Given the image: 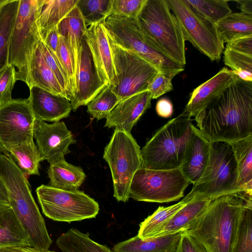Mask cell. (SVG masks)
<instances>
[{"label": "cell", "mask_w": 252, "mask_h": 252, "mask_svg": "<svg viewBox=\"0 0 252 252\" xmlns=\"http://www.w3.org/2000/svg\"><path fill=\"white\" fill-rule=\"evenodd\" d=\"M30 246L28 238L9 206L0 208V249Z\"/></svg>", "instance_id": "obj_30"}, {"label": "cell", "mask_w": 252, "mask_h": 252, "mask_svg": "<svg viewBox=\"0 0 252 252\" xmlns=\"http://www.w3.org/2000/svg\"><path fill=\"white\" fill-rule=\"evenodd\" d=\"M38 45L45 62L55 75L63 90L66 93L69 100L67 79L57 56L42 40L39 41Z\"/></svg>", "instance_id": "obj_41"}, {"label": "cell", "mask_w": 252, "mask_h": 252, "mask_svg": "<svg viewBox=\"0 0 252 252\" xmlns=\"http://www.w3.org/2000/svg\"><path fill=\"white\" fill-rule=\"evenodd\" d=\"M179 72L163 73L158 72L149 84L147 90L151 95L152 99H157L163 94L173 90L172 79Z\"/></svg>", "instance_id": "obj_43"}, {"label": "cell", "mask_w": 252, "mask_h": 252, "mask_svg": "<svg viewBox=\"0 0 252 252\" xmlns=\"http://www.w3.org/2000/svg\"><path fill=\"white\" fill-rule=\"evenodd\" d=\"M186 204L181 200L169 206H159L140 223L138 236L142 239L153 238Z\"/></svg>", "instance_id": "obj_33"}, {"label": "cell", "mask_w": 252, "mask_h": 252, "mask_svg": "<svg viewBox=\"0 0 252 252\" xmlns=\"http://www.w3.org/2000/svg\"><path fill=\"white\" fill-rule=\"evenodd\" d=\"M45 252H54L48 250V251H45Z\"/></svg>", "instance_id": "obj_53"}, {"label": "cell", "mask_w": 252, "mask_h": 252, "mask_svg": "<svg viewBox=\"0 0 252 252\" xmlns=\"http://www.w3.org/2000/svg\"><path fill=\"white\" fill-rule=\"evenodd\" d=\"M229 144L236 161L239 187L252 192V135Z\"/></svg>", "instance_id": "obj_28"}, {"label": "cell", "mask_w": 252, "mask_h": 252, "mask_svg": "<svg viewBox=\"0 0 252 252\" xmlns=\"http://www.w3.org/2000/svg\"><path fill=\"white\" fill-rule=\"evenodd\" d=\"M16 70L12 64H8L0 74V106L10 101L12 90L17 81Z\"/></svg>", "instance_id": "obj_44"}, {"label": "cell", "mask_w": 252, "mask_h": 252, "mask_svg": "<svg viewBox=\"0 0 252 252\" xmlns=\"http://www.w3.org/2000/svg\"><path fill=\"white\" fill-rule=\"evenodd\" d=\"M156 111L159 117L168 118L173 114V106L169 99L162 98L159 99L157 102Z\"/></svg>", "instance_id": "obj_47"}, {"label": "cell", "mask_w": 252, "mask_h": 252, "mask_svg": "<svg viewBox=\"0 0 252 252\" xmlns=\"http://www.w3.org/2000/svg\"><path fill=\"white\" fill-rule=\"evenodd\" d=\"M9 200L5 185L0 178V208L8 206Z\"/></svg>", "instance_id": "obj_50"}, {"label": "cell", "mask_w": 252, "mask_h": 252, "mask_svg": "<svg viewBox=\"0 0 252 252\" xmlns=\"http://www.w3.org/2000/svg\"><path fill=\"white\" fill-rule=\"evenodd\" d=\"M0 178L7 189L9 206L26 234L30 247L49 250L52 240L32 195L27 177L10 155L0 154Z\"/></svg>", "instance_id": "obj_3"}, {"label": "cell", "mask_w": 252, "mask_h": 252, "mask_svg": "<svg viewBox=\"0 0 252 252\" xmlns=\"http://www.w3.org/2000/svg\"><path fill=\"white\" fill-rule=\"evenodd\" d=\"M252 203V192L246 191L214 198L185 231L208 252H231L242 212Z\"/></svg>", "instance_id": "obj_2"}, {"label": "cell", "mask_w": 252, "mask_h": 252, "mask_svg": "<svg viewBox=\"0 0 252 252\" xmlns=\"http://www.w3.org/2000/svg\"><path fill=\"white\" fill-rule=\"evenodd\" d=\"M239 4L241 12L252 15V0H235Z\"/></svg>", "instance_id": "obj_51"}, {"label": "cell", "mask_w": 252, "mask_h": 252, "mask_svg": "<svg viewBox=\"0 0 252 252\" xmlns=\"http://www.w3.org/2000/svg\"><path fill=\"white\" fill-rule=\"evenodd\" d=\"M111 0H78L76 4L87 25L102 22L110 15Z\"/></svg>", "instance_id": "obj_38"}, {"label": "cell", "mask_w": 252, "mask_h": 252, "mask_svg": "<svg viewBox=\"0 0 252 252\" xmlns=\"http://www.w3.org/2000/svg\"><path fill=\"white\" fill-rule=\"evenodd\" d=\"M78 0H44L36 24L42 40L77 4Z\"/></svg>", "instance_id": "obj_27"}, {"label": "cell", "mask_w": 252, "mask_h": 252, "mask_svg": "<svg viewBox=\"0 0 252 252\" xmlns=\"http://www.w3.org/2000/svg\"><path fill=\"white\" fill-rule=\"evenodd\" d=\"M185 111L158 129L140 150L142 167L153 170L180 168L192 132Z\"/></svg>", "instance_id": "obj_5"}, {"label": "cell", "mask_w": 252, "mask_h": 252, "mask_svg": "<svg viewBox=\"0 0 252 252\" xmlns=\"http://www.w3.org/2000/svg\"><path fill=\"white\" fill-rule=\"evenodd\" d=\"M9 155L27 177L40 175L39 167L42 160L33 141L13 147L9 151Z\"/></svg>", "instance_id": "obj_34"}, {"label": "cell", "mask_w": 252, "mask_h": 252, "mask_svg": "<svg viewBox=\"0 0 252 252\" xmlns=\"http://www.w3.org/2000/svg\"><path fill=\"white\" fill-rule=\"evenodd\" d=\"M59 34L58 26L53 28L41 40L44 42L48 48L56 56V51L59 43Z\"/></svg>", "instance_id": "obj_48"}, {"label": "cell", "mask_w": 252, "mask_h": 252, "mask_svg": "<svg viewBox=\"0 0 252 252\" xmlns=\"http://www.w3.org/2000/svg\"><path fill=\"white\" fill-rule=\"evenodd\" d=\"M212 200L200 199L189 201L153 237L185 231L204 213Z\"/></svg>", "instance_id": "obj_26"}, {"label": "cell", "mask_w": 252, "mask_h": 252, "mask_svg": "<svg viewBox=\"0 0 252 252\" xmlns=\"http://www.w3.org/2000/svg\"><path fill=\"white\" fill-rule=\"evenodd\" d=\"M211 143L192 125L191 135L180 169L190 184H194L203 174L209 159Z\"/></svg>", "instance_id": "obj_21"}, {"label": "cell", "mask_w": 252, "mask_h": 252, "mask_svg": "<svg viewBox=\"0 0 252 252\" xmlns=\"http://www.w3.org/2000/svg\"><path fill=\"white\" fill-rule=\"evenodd\" d=\"M56 245L62 252H112L106 245L91 239L89 233H82L74 228L61 234Z\"/></svg>", "instance_id": "obj_31"}, {"label": "cell", "mask_w": 252, "mask_h": 252, "mask_svg": "<svg viewBox=\"0 0 252 252\" xmlns=\"http://www.w3.org/2000/svg\"><path fill=\"white\" fill-rule=\"evenodd\" d=\"M19 4V0H12L0 8V74L8 65L10 40Z\"/></svg>", "instance_id": "obj_32"}, {"label": "cell", "mask_w": 252, "mask_h": 252, "mask_svg": "<svg viewBox=\"0 0 252 252\" xmlns=\"http://www.w3.org/2000/svg\"><path fill=\"white\" fill-rule=\"evenodd\" d=\"M12 1V0H0V8Z\"/></svg>", "instance_id": "obj_52"}, {"label": "cell", "mask_w": 252, "mask_h": 252, "mask_svg": "<svg viewBox=\"0 0 252 252\" xmlns=\"http://www.w3.org/2000/svg\"><path fill=\"white\" fill-rule=\"evenodd\" d=\"M30 92L28 99L35 120L56 122L69 116L72 107L66 97L36 87Z\"/></svg>", "instance_id": "obj_20"}, {"label": "cell", "mask_w": 252, "mask_h": 252, "mask_svg": "<svg viewBox=\"0 0 252 252\" xmlns=\"http://www.w3.org/2000/svg\"><path fill=\"white\" fill-rule=\"evenodd\" d=\"M35 118L27 99H12L0 106V151L9 155L13 147L33 141Z\"/></svg>", "instance_id": "obj_14"}, {"label": "cell", "mask_w": 252, "mask_h": 252, "mask_svg": "<svg viewBox=\"0 0 252 252\" xmlns=\"http://www.w3.org/2000/svg\"><path fill=\"white\" fill-rule=\"evenodd\" d=\"M174 252H208L199 241L184 231Z\"/></svg>", "instance_id": "obj_45"}, {"label": "cell", "mask_w": 252, "mask_h": 252, "mask_svg": "<svg viewBox=\"0 0 252 252\" xmlns=\"http://www.w3.org/2000/svg\"><path fill=\"white\" fill-rule=\"evenodd\" d=\"M44 0H19L9 47L8 64L16 70V79L29 84L30 65L40 40L36 20Z\"/></svg>", "instance_id": "obj_7"}, {"label": "cell", "mask_w": 252, "mask_h": 252, "mask_svg": "<svg viewBox=\"0 0 252 252\" xmlns=\"http://www.w3.org/2000/svg\"><path fill=\"white\" fill-rule=\"evenodd\" d=\"M223 62L239 78L252 82V56L237 52L227 47L223 51Z\"/></svg>", "instance_id": "obj_39"}, {"label": "cell", "mask_w": 252, "mask_h": 252, "mask_svg": "<svg viewBox=\"0 0 252 252\" xmlns=\"http://www.w3.org/2000/svg\"><path fill=\"white\" fill-rule=\"evenodd\" d=\"M103 22L90 25L84 36L101 80L106 85H113L115 82V73L109 41Z\"/></svg>", "instance_id": "obj_17"}, {"label": "cell", "mask_w": 252, "mask_h": 252, "mask_svg": "<svg viewBox=\"0 0 252 252\" xmlns=\"http://www.w3.org/2000/svg\"><path fill=\"white\" fill-rule=\"evenodd\" d=\"M176 18L185 41L212 61L219 62L224 49L216 24L205 18L190 6L185 0H165Z\"/></svg>", "instance_id": "obj_12"}, {"label": "cell", "mask_w": 252, "mask_h": 252, "mask_svg": "<svg viewBox=\"0 0 252 252\" xmlns=\"http://www.w3.org/2000/svg\"><path fill=\"white\" fill-rule=\"evenodd\" d=\"M237 78L231 69L222 68L213 77L193 90L184 111L191 117L195 118Z\"/></svg>", "instance_id": "obj_18"}, {"label": "cell", "mask_w": 252, "mask_h": 252, "mask_svg": "<svg viewBox=\"0 0 252 252\" xmlns=\"http://www.w3.org/2000/svg\"><path fill=\"white\" fill-rule=\"evenodd\" d=\"M184 231L146 239L138 235L115 244L112 252H174Z\"/></svg>", "instance_id": "obj_22"}, {"label": "cell", "mask_w": 252, "mask_h": 252, "mask_svg": "<svg viewBox=\"0 0 252 252\" xmlns=\"http://www.w3.org/2000/svg\"><path fill=\"white\" fill-rule=\"evenodd\" d=\"M28 246H17L0 249V252H45Z\"/></svg>", "instance_id": "obj_49"}, {"label": "cell", "mask_w": 252, "mask_h": 252, "mask_svg": "<svg viewBox=\"0 0 252 252\" xmlns=\"http://www.w3.org/2000/svg\"><path fill=\"white\" fill-rule=\"evenodd\" d=\"M28 86L29 89L36 87L69 99L66 93L63 90L55 75L45 62L38 43L31 61L29 84Z\"/></svg>", "instance_id": "obj_24"}, {"label": "cell", "mask_w": 252, "mask_h": 252, "mask_svg": "<svg viewBox=\"0 0 252 252\" xmlns=\"http://www.w3.org/2000/svg\"><path fill=\"white\" fill-rule=\"evenodd\" d=\"M200 15L215 24L231 14L228 1L225 0H185Z\"/></svg>", "instance_id": "obj_36"}, {"label": "cell", "mask_w": 252, "mask_h": 252, "mask_svg": "<svg viewBox=\"0 0 252 252\" xmlns=\"http://www.w3.org/2000/svg\"><path fill=\"white\" fill-rule=\"evenodd\" d=\"M115 73L112 92L120 101L145 91L159 72L136 53L121 47L109 38Z\"/></svg>", "instance_id": "obj_13"}, {"label": "cell", "mask_w": 252, "mask_h": 252, "mask_svg": "<svg viewBox=\"0 0 252 252\" xmlns=\"http://www.w3.org/2000/svg\"><path fill=\"white\" fill-rule=\"evenodd\" d=\"M140 150L131 133L116 129L104 148L103 158L110 167L113 195L118 201L126 202L129 198L132 178L142 167Z\"/></svg>", "instance_id": "obj_8"}, {"label": "cell", "mask_w": 252, "mask_h": 252, "mask_svg": "<svg viewBox=\"0 0 252 252\" xmlns=\"http://www.w3.org/2000/svg\"><path fill=\"white\" fill-rule=\"evenodd\" d=\"M190 182L180 168L153 170L141 167L134 175L129 197L139 201L167 203L184 196Z\"/></svg>", "instance_id": "obj_10"}, {"label": "cell", "mask_w": 252, "mask_h": 252, "mask_svg": "<svg viewBox=\"0 0 252 252\" xmlns=\"http://www.w3.org/2000/svg\"><path fill=\"white\" fill-rule=\"evenodd\" d=\"M194 120L210 142L229 143L252 135V82L238 77Z\"/></svg>", "instance_id": "obj_1"}, {"label": "cell", "mask_w": 252, "mask_h": 252, "mask_svg": "<svg viewBox=\"0 0 252 252\" xmlns=\"http://www.w3.org/2000/svg\"><path fill=\"white\" fill-rule=\"evenodd\" d=\"M242 190L238 182L236 161L232 147L224 142L211 143L209 159L199 179L182 200L214 199Z\"/></svg>", "instance_id": "obj_6"}, {"label": "cell", "mask_w": 252, "mask_h": 252, "mask_svg": "<svg viewBox=\"0 0 252 252\" xmlns=\"http://www.w3.org/2000/svg\"><path fill=\"white\" fill-rule=\"evenodd\" d=\"M108 37L114 43L144 59L159 72L180 73L185 67L153 47L145 39L135 20L111 14L103 22Z\"/></svg>", "instance_id": "obj_9"}, {"label": "cell", "mask_w": 252, "mask_h": 252, "mask_svg": "<svg viewBox=\"0 0 252 252\" xmlns=\"http://www.w3.org/2000/svg\"><path fill=\"white\" fill-rule=\"evenodd\" d=\"M51 187L68 191H75L82 185L86 174L81 167L75 166L65 159L50 164L48 169Z\"/></svg>", "instance_id": "obj_25"}, {"label": "cell", "mask_w": 252, "mask_h": 252, "mask_svg": "<svg viewBox=\"0 0 252 252\" xmlns=\"http://www.w3.org/2000/svg\"><path fill=\"white\" fill-rule=\"evenodd\" d=\"M77 92L70 100L72 110L86 105L107 85L101 80L85 36L82 39L77 74Z\"/></svg>", "instance_id": "obj_16"}, {"label": "cell", "mask_w": 252, "mask_h": 252, "mask_svg": "<svg viewBox=\"0 0 252 252\" xmlns=\"http://www.w3.org/2000/svg\"><path fill=\"white\" fill-rule=\"evenodd\" d=\"M120 101L108 84L88 104L87 112L98 120L106 118Z\"/></svg>", "instance_id": "obj_37"}, {"label": "cell", "mask_w": 252, "mask_h": 252, "mask_svg": "<svg viewBox=\"0 0 252 252\" xmlns=\"http://www.w3.org/2000/svg\"><path fill=\"white\" fill-rule=\"evenodd\" d=\"M43 213L55 221L70 222L95 218L98 203L84 192L68 191L42 185L36 189Z\"/></svg>", "instance_id": "obj_11"}, {"label": "cell", "mask_w": 252, "mask_h": 252, "mask_svg": "<svg viewBox=\"0 0 252 252\" xmlns=\"http://www.w3.org/2000/svg\"><path fill=\"white\" fill-rule=\"evenodd\" d=\"M231 252H252V203L242 212Z\"/></svg>", "instance_id": "obj_40"}, {"label": "cell", "mask_w": 252, "mask_h": 252, "mask_svg": "<svg viewBox=\"0 0 252 252\" xmlns=\"http://www.w3.org/2000/svg\"><path fill=\"white\" fill-rule=\"evenodd\" d=\"M87 29L76 5L58 25L59 34L66 41L74 60L77 74L81 44Z\"/></svg>", "instance_id": "obj_23"}, {"label": "cell", "mask_w": 252, "mask_h": 252, "mask_svg": "<svg viewBox=\"0 0 252 252\" xmlns=\"http://www.w3.org/2000/svg\"><path fill=\"white\" fill-rule=\"evenodd\" d=\"M33 135L42 161L50 164L64 159V156L70 153V145L76 142L63 122L49 124L35 120Z\"/></svg>", "instance_id": "obj_15"}, {"label": "cell", "mask_w": 252, "mask_h": 252, "mask_svg": "<svg viewBox=\"0 0 252 252\" xmlns=\"http://www.w3.org/2000/svg\"><path fill=\"white\" fill-rule=\"evenodd\" d=\"M226 47L252 56V35L241 37L227 43Z\"/></svg>", "instance_id": "obj_46"}, {"label": "cell", "mask_w": 252, "mask_h": 252, "mask_svg": "<svg viewBox=\"0 0 252 252\" xmlns=\"http://www.w3.org/2000/svg\"><path fill=\"white\" fill-rule=\"evenodd\" d=\"M147 0H111L110 15L114 14L136 20Z\"/></svg>", "instance_id": "obj_42"}, {"label": "cell", "mask_w": 252, "mask_h": 252, "mask_svg": "<svg viewBox=\"0 0 252 252\" xmlns=\"http://www.w3.org/2000/svg\"><path fill=\"white\" fill-rule=\"evenodd\" d=\"M56 56L67 79L70 101L77 92V73L74 60L69 47L64 38L60 35Z\"/></svg>", "instance_id": "obj_35"}, {"label": "cell", "mask_w": 252, "mask_h": 252, "mask_svg": "<svg viewBox=\"0 0 252 252\" xmlns=\"http://www.w3.org/2000/svg\"><path fill=\"white\" fill-rule=\"evenodd\" d=\"M152 99L146 90L120 101L107 116L105 127L131 133L133 126L151 107Z\"/></svg>", "instance_id": "obj_19"}, {"label": "cell", "mask_w": 252, "mask_h": 252, "mask_svg": "<svg viewBox=\"0 0 252 252\" xmlns=\"http://www.w3.org/2000/svg\"><path fill=\"white\" fill-rule=\"evenodd\" d=\"M135 21L150 45L185 66L187 62L183 34L165 0H147Z\"/></svg>", "instance_id": "obj_4"}, {"label": "cell", "mask_w": 252, "mask_h": 252, "mask_svg": "<svg viewBox=\"0 0 252 252\" xmlns=\"http://www.w3.org/2000/svg\"><path fill=\"white\" fill-rule=\"evenodd\" d=\"M0 154H1V152H0Z\"/></svg>", "instance_id": "obj_54"}, {"label": "cell", "mask_w": 252, "mask_h": 252, "mask_svg": "<svg viewBox=\"0 0 252 252\" xmlns=\"http://www.w3.org/2000/svg\"><path fill=\"white\" fill-rule=\"evenodd\" d=\"M216 26L220 38L227 43L252 35V15L232 12L217 22Z\"/></svg>", "instance_id": "obj_29"}]
</instances>
